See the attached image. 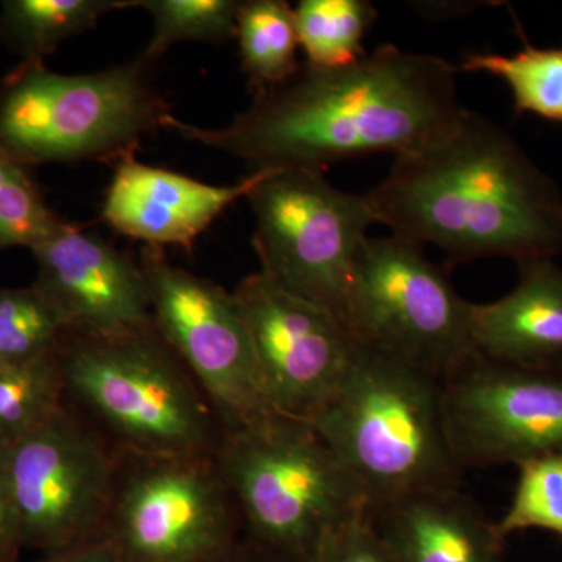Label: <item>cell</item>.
Here are the masks:
<instances>
[{
    "mask_svg": "<svg viewBox=\"0 0 562 562\" xmlns=\"http://www.w3.org/2000/svg\"><path fill=\"white\" fill-rule=\"evenodd\" d=\"M458 69L441 57L384 44L338 69L299 66L222 128L176 116L166 127L181 138L246 161L250 171L302 169L325 173L335 162L428 146L460 120Z\"/></svg>",
    "mask_w": 562,
    "mask_h": 562,
    "instance_id": "6da1fadb",
    "label": "cell"
},
{
    "mask_svg": "<svg viewBox=\"0 0 562 562\" xmlns=\"http://www.w3.org/2000/svg\"><path fill=\"white\" fill-rule=\"evenodd\" d=\"M376 224L449 265L508 258L517 265L562 251V192L516 138L464 110L438 139L395 157L366 192Z\"/></svg>",
    "mask_w": 562,
    "mask_h": 562,
    "instance_id": "7a4b0ae2",
    "label": "cell"
},
{
    "mask_svg": "<svg viewBox=\"0 0 562 562\" xmlns=\"http://www.w3.org/2000/svg\"><path fill=\"white\" fill-rule=\"evenodd\" d=\"M55 357L65 405L114 453L216 457L220 416L154 322L111 333L69 328Z\"/></svg>",
    "mask_w": 562,
    "mask_h": 562,
    "instance_id": "3957f363",
    "label": "cell"
},
{
    "mask_svg": "<svg viewBox=\"0 0 562 562\" xmlns=\"http://www.w3.org/2000/svg\"><path fill=\"white\" fill-rule=\"evenodd\" d=\"M310 424L360 486L369 513L417 492L462 487L442 380L360 342L341 386Z\"/></svg>",
    "mask_w": 562,
    "mask_h": 562,
    "instance_id": "277c9868",
    "label": "cell"
},
{
    "mask_svg": "<svg viewBox=\"0 0 562 562\" xmlns=\"http://www.w3.org/2000/svg\"><path fill=\"white\" fill-rule=\"evenodd\" d=\"M243 536L288 562H308L333 536L369 517L350 473L310 422L276 416L225 435L216 454Z\"/></svg>",
    "mask_w": 562,
    "mask_h": 562,
    "instance_id": "5b68a950",
    "label": "cell"
},
{
    "mask_svg": "<svg viewBox=\"0 0 562 562\" xmlns=\"http://www.w3.org/2000/svg\"><path fill=\"white\" fill-rule=\"evenodd\" d=\"M154 66L136 57L66 76L21 61L0 80V149L29 168L135 157L144 136L172 116L151 80Z\"/></svg>",
    "mask_w": 562,
    "mask_h": 562,
    "instance_id": "8992f818",
    "label": "cell"
},
{
    "mask_svg": "<svg viewBox=\"0 0 562 562\" xmlns=\"http://www.w3.org/2000/svg\"><path fill=\"white\" fill-rule=\"evenodd\" d=\"M341 319L355 341L439 380L471 360V302L417 244L398 236L362 244Z\"/></svg>",
    "mask_w": 562,
    "mask_h": 562,
    "instance_id": "52a82bcc",
    "label": "cell"
},
{
    "mask_svg": "<svg viewBox=\"0 0 562 562\" xmlns=\"http://www.w3.org/2000/svg\"><path fill=\"white\" fill-rule=\"evenodd\" d=\"M247 201L260 272L341 319L355 261L376 224L368 195L338 190L321 172L281 169Z\"/></svg>",
    "mask_w": 562,
    "mask_h": 562,
    "instance_id": "ba28073f",
    "label": "cell"
},
{
    "mask_svg": "<svg viewBox=\"0 0 562 562\" xmlns=\"http://www.w3.org/2000/svg\"><path fill=\"white\" fill-rule=\"evenodd\" d=\"M103 535L125 562H202L243 525L216 457L117 454Z\"/></svg>",
    "mask_w": 562,
    "mask_h": 562,
    "instance_id": "9c48e42d",
    "label": "cell"
},
{
    "mask_svg": "<svg viewBox=\"0 0 562 562\" xmlns=\"http://www.w3.org/2000/svg\"><path fill=\"white\" fill-rule=\"evenodd\" d=\"M138 260L155 328L205 392L225 435L279 416L266 401L249 328L233 292L173 265L161 247L143 246Z\"/></svg>",
    "mask_w": 562,
    "mask_h": 562,
    "instance_id": "30bf717a",
    "label": "cell"
},
{
    "mask_svg": "<svg viewBox=\"0 0 562 562\" xmlns=\"http://www.w3.org/2000/svg\"><path fill=\"white\" fill-rule=\"evenodd\" d=\"M0 458L24 549L44 557L103 532L117 453L68 406Z\"/></svg>",
    "mask_w": 562,
    "mask_h": 562,
    "instance_id": "8fae6325",
    "label": "cell"
},
{
    "mask_svg": "<svg viewBox=\"0 0 562 562\" xmlns=\"http://www.w3.org/2000/svg\"><path fill=\"white\" fill-rule=\"evenodd\" d=\"M443 416L464 472L562 453V368L472 355L443 380Z\"/></svg>",
    "mask_w": 562,
    "mask_h": 562,
    "instance_id": "7c38bea8",
    "label": "cell"
},
{
    "mask_svg": "<svg viewBox=\"0 0 562 562\" xmlns=\"http://www.w3.org/2000/svg\"><path fill=\"white\" fill-rule=\"evenodd\" d=\"M249 328L262 391L279 416L312 422L349 371L358 342L336 314L262 272L233 291Z\"/></svg>",
    "mask_w": 562,
    "mask_h": 562,
    "instance_id": "4fadbf2b",
    "label": "cell"
},
{
    "mask_svg": "<svg viewBox=\"0 0 562 562\" xmlns=\"http://www.w3.org/2000/svg\"><path fill=\"white\" fill-rule=\"evenodd\" d=\"M36 288L69 328L111 333L151 324L149 291L138 258L101 235L61 220L31 249Z\"/></svg>",
    "mask_w": 562,
    "mask_h": 562,
    "instance_id": "5bb4252c",
    "label": "cell"
},
{
    "mask_svg": "<svg viewBox=\"0 0 562 562\" xmlns=\"http://www.w3.org/2000/svg\"><path fill=\"white\" fill-rule=\"evenodd\" d=\"M271 171H255L233 184H210L183 173L117 162L102 203V221L144 246L190 249L232 203L247 199Z\"/></svg>",
    "mask_w": 562,
    "mask_h": 562,
    "instance_id": "9a60e30c",
    "label": "cell"
},
{
    "mask_svg": "<svg viewBox=\"0 0 562 562\" xmlns=\"http://www.w3.org/2000/svg\"><path fill=\"white\" fill-rule=\"evenodd\" d=\"M395 562H505V542L462 487L417 492L369 513Z\"/></svg>",
    "mask_w": 562,
    "mask_h": 562,
    "instance_id": "2e32d148",
    "label": "cell"
},
{
    "mask_svg": "<svg viewBox=\"0 0 562 562\" xmlns=\"http://www.w3.org/2000/svg\"><path fill=\"white\" fill-rule=\"evenodd\" d=\"M508 294L471 303L475 353L522 368H562V268L553 258L520 262Z\"/></svg>",
    "mask_w": 562,
    "mask_h": 562,
    "instance_id": "e0dca14e",
    "label": "cell"
},
{
    "mask_svg": "<svg viewBox=\"0 0 562 562\" xmlns=\"http://www.w3.org/2000/svg\"><path fill=\"white\" fill-rule=\"evenodd\" d=\"M135 0H5L0 9V46L22 61H44L60 44L92 31L111 11Z\"/></svg>",
    "mask_w": 562,
    "mask_h": 562,
    "instance_id": "ac0fdd59",
    "label": "cell"
},
{
    "mask_svg": "<svg viewBox=\"0 0 562 562\" xmlns=\"http://www.w3.org/2000/svg\"><path fill=\"white\" fill-rule=\"evenodd\" d=\"M235 40L255 94L279 87L301 66L294 7L283 0H241Z\"/></svg>",
    "mask_w": 562,
    "mask_h": 562,
    "instance_id": "d6986e66",
    "label": "cell"
},
{
    "mask_svg": "<svg viewBox=\"0 0 562 562\" xmlns=\"http://www.w3.org/2000/svg\"><path fill=\"white\" fill-rule=\"evenodd\" d=\"M522 49L503 55L476 52L465 57L464 72H484L508 85L517 114L531 113L562 124V46L535 47L517 21Z\"/></svg>",
    "mask_w": 562,
    "mask_h": 562,
    "instance_id": "ffe728a7",
    "label": "cell"
},
{
    "mask_svg": "<svg viewBox=\"0 0 562 562\" xmlns=\"http://www.w3.org/2000/svg\"><path fill=\"white\" fill-rule=\"evenodd\" d=\"M375 20L368 0H302L294 7V21L306 65L338 69L360 61Z\"/></svg>",
    "mask_w": 562,
    "mask_h": 562,
    "instance_id": "44dd1931",
    "label": "cell"
},
{
    "mask_svg": "<svg viewBox=\"0 0 562 562\" xmlns=\"http://www.w3.org/2000/svg\"><path fill=\"white\" fill-rule=\"evenodd\" d=\"M65 405L57 357L0 368V452Z\"/></svg>",
    "mask_w": 562,
    "mask_h": 562,
    "instance_id": "7402d4cb",
    "label": "cell"
},
{
    "mask_svg": "<svg viewBox=\"0 0 562 562\" xmlns=\"http://www.w3.org/2000/svg\"><path fill=\"white\" fill-rule=\"evenodd\" d=\"M68 330L61 313L33 284L0 286V368L54 355Z\"/></svg>",
    "mask_w": 562,
    "mask_h": 562,
    "instance_id": "603a6c76",
    "label": "cell"
},
{
    "mask_svg": "<svg viewBox=\"0 0 562 562\" xmlns=\"http://www.w3.org/2000/svg\"><path fill=\"white\" fill-rule=\"evenodd\" d=\"M154 20V35L139 57L155 65L176 44H222L236 38L241 0H135Z\"/></svg>",
    "mask_w": 562,
    "mask_h": 562,
    "instance_id": "cb8c5ba5",
    "label": "cell"
},
{
    "mask_svg": "<svg viewBox=\"0 0 562 562\" xmlns=\"http://www.w3.org/2000/svg\"><path fill=\"white\" fill-rule=\"evenodd\" d=\"M517 483L508 509L494 522L498 536L527 530L550 532L562 539V453L519 462Z\"/></svg>",
    "mask_w": 562,
    "mask_h": 562,
    "instance_id": "d4e9b609",
    "label": "cell"
},
{
    "mask_svg": "<svg viewBox=\"0 0 562 562\" xmlns=\"http://www.w3.org/2000/svg\"><path fill=\"white\" fill-rule=\"evenodd\" d=\"M31 169L0 149V250L32 249L60 221Z\"/></svg>",
    "mask_w": 562,
    "mask_h": 562,
    "instance_id": "484cf974",
    "label": "cell"
},
{
    "mask_svg": "<svg viewBox=\"0 0 562 562\" xmlns=\"http://www.w3.org/2000/svg\"><path fill=\"white\" fill-rule=\"evenodd\" d=\"M308 562H395L369 517L333 536Z\"/></svg>",
    "mask_w": 562,
    "mask_h": 562,
    "instance_id": "4316f807",
    "label": "cell"
},
{
    "mask_svg": "<svg viewBox=\"0 0 562 562\" xmlns=\"http://www.w3.org/2000/svg\"><path fill=\"white\" fill-rule=\"evenodd\" d=\"M22 546L20 522L11 501L9 484L0 458V562H20Z\"/></svg>",
    "mask_w": 562,
    "mask_h": 562,
    "instance_id": "83f0119b",
    "label": "cell"
},
{
    "mask_svg": "<svg viewBox=\"0 0 562 562\" xmlns=\"http://www.w3.org/2000/svg\"><path fill=\"white\" fill-rule=\"evenodd\" d=\"M38 562H125L103 532L63 552L44 554Z\"/></svg>",
    "mask_w": 562,
    "mask_h": 562,
    "instance_id": "f1b7e54d",
    "label": "cell"
},
{
    "mask_svg": "<svg viewBox=\"0 0 562 562\" xmlns=\"http://www.w3.org/2000/svg\"><path fill=\"white\" fill-rule=\"evenodd\" d=\"M202 562H288L283 558L277 557L268 550L261 549L257 543L243 538L233 543L228 549L214 554L209 560Z\"/></svg>",
    "mask_w": 562,
    "mask_h": 562,
    "instance_id": "f546056e",
    "label": "cell"
}]
</instances>
